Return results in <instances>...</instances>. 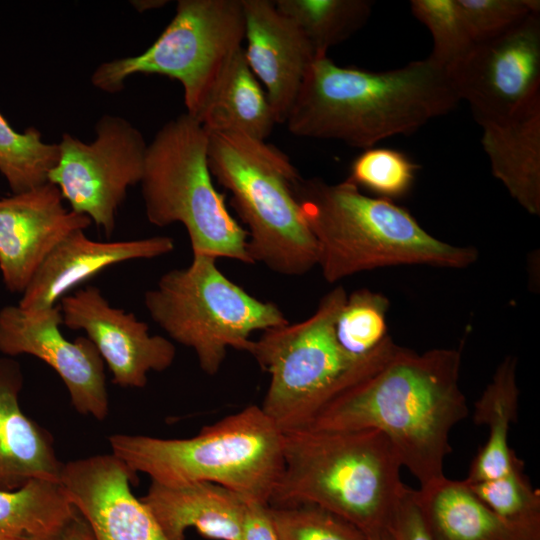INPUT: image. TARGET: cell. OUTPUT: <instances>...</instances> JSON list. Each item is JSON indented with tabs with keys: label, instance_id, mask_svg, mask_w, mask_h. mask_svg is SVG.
Here are the masks:
<instances>
[{
	"label": "cell",
	"instance_id": "cell-1",
	"mask_svg": "<svg viewBox=\"0 0 540 540\" xmlns=\"http://www.w3.org/2000/svg\"><path fill=\"white\" fill-rule=\"evenodd\" d=\"M462 348L395 346L374 370L327 403L307 427L381 432L420 486L442 476L452 428L468 415Z\"/></svg>",
	"mask_w": 540,
	"mask_h": 540
},
{
	"label": "cell",
	"instance_id": "cell-2",
	"mask_svg": "<svg viewBox=\"0 0 540 540\" xmlns=\"http://www.w3.org/2000/svg\"><path fill=\"white\" fill-rule=\"evenodd\" d=\"M459 101L451 74L430 58L370 72L325 55L310 66L284 124L295 136L368 149L418 130Z\"/></svg>",
	"mask_w": 540,
	"mask_h": 540
},
{
	"label": "cell",
	"instance_id": "cell-3",
	"mask_svg": "<svg viewBox=\"0 0 540 540\" xmlns=\"http://www.w3.org/2000/svg\"><path fill=\"white\" fill-rule=\"evenodd\" d=\"M293 191L317 243V266L328 283L383 267L465 269L478 260L475 247L436 238L408 210L363 194L348 179L330 184L300 177Z\"/></svg>",
	"mask_w": 540,
	"mask_h": 540
},
{
	"label": "cell",
	"instance_id": "cell-4",
	"mask_svg": "<svg viewBox=\"0 0 540 540\" xmlns=\"http://www.w3.org/2000/svg\"><path fill=\"white\" fill-rule=\"evenodd\" d=\"M401 468L377 430L283 432V467L268 505H316L365 536L382 532L407 488Z\"/></svg>",
	"mask_w": 540,
	"mask_h": 540
},
{
	"label": "cell",
	"instance_id": "cell-5",
	"mask_svg": "<svg viewBox=\"0 0 540 540\" xmlns=\"http://www.w3.org/2000/svg\"><path fill=\"white\" fill-rule=\"evenodd\" d=\"M108 441L112 454L151 482H211L245 501L267 505L283 467V432L257 405L204 426L189 438L114 434Z\"/></svg>",
	"mask_w": 540,
	"mask_h": 540
},
{
	"label": "cell",
	"instance_id": "cell-6",
	"mask_svg": "<svg viewBox=\"0 0 540 540\" xmlns=\"http://www.w3.org/2000/svg\"><path fill=\"white\" fill-rule=\"evenodd\" d=\"M207 134L212 177L230 193L246 225L252 263L285 276L317 266V243L293 191L300 175L289 158L264 140L237 132Z\"/></svg>",
	"mask_w": 540,
	"mask_h": 540
},
{
	"label": "cell",
	"instance_id": "cell-7",
	"mask_svg": "<svg viewBox=\"0 0 540 540\" xmlns=\"http://www.w3.org/2000/svg\"><path fill=\"white\" fill-rule=\"evenodd\" d=\"M347 292L326 293L301 322L268 329L248 348L270 375L260 406L282 432L307 427L344 389L379 366L395 346L388 336L367 358L354 362L339 347L334 331Z\"/></svg>",
	"mask_w": 540,
	"mask_h": 540
},
{
	"label": "cell",
	"instance_id": "cell-8",
	"mask_svg": "<svg viewBox=\"0 0 540 540\" xmlns=\"http://www.w3.org/2000/svg\"><path fill=\"white\" fill-rule=\"evenodd\" d=\"M208 134L188 113L165 123L148 144L141 191L148 221L181 223L193 255L253 264L247 232L230 214L208 164Z\"/></svg>",
	"mask_w": 540,
	"mask_h": 540
},
{
	"label": "cell",
	"instance_id": "cell-9",
	"mask_svg": "<svg viewBox=\"0 0 540 540\" xmlns=\"http://www.w3.org/2000/svg\"><path fill=\"white\" fill-rule=\"evenodd\" d=\"M144 304L172 340L194 351L208 375L217 374L229 348L247 352L252 333L289 323L276 304L249 294L207 255L164 273Z\"/></svg>",
	"mask_w": 540,
	"mask_h": 540
},
{
	"label": "cell",
	"instance_id": "cell-10",
	"mask_svg": "<svg viewBox=\"0 0 540 540\" xmlns=\"http://www.w3.org/2000/svg\"><path fill=\"white\" fill-rule=\"evenodd\" d=\"M242 0H180L176 13L142 53L101 63L91 83L118 93L135 74H160L178 80L189 115L197 118L242 48Z\"/></svg>",
	"mask_w": 540,
	"mask_h": 540
},
{
	"label": "cell",
	"instance_id": "cell-11",
	"mask_svg": "<svg viewBox=\"0 0 540 540\" xmlns=\"http://www.w3.org/2000/svg\"><path fill=\"white\" fill-rule=\"evenodd\" d=\"M95 132L91 143L62 135L59 160L48 181L72 211L89 217L109 236L128 188L141 182L148 144L131 122L117 115L101 116Z\"/></svg>",
	"mask_w": 540,
	"mask_h": 540
},
{
	"label": "cell",
	"instance_id": "cell-12",
	"mask_svg": "<svg viewBox=\"0 0 540 540\" xmlns=\"http://www.w3.org/2000/svg\"><path fill=\"white\" fill-rule=\"evenodd\" d=\"M451 76L480 126L506 118L540 96V12L477 42Z\"/></svg>",
	"mask_w": 540,
	"mask_h": 540
},
{
	"label": "cell",
	"instance_id": "cell-13",
	"mask_svg": "<svg viewBox=\"0 0 540 540\" xmlns=\"http://www.w3.org/2000/svg\"><path fill=\"white\" fill-rule=\"evenodd\" d=\"M61 325L59 305L41 310L5 306L0 310V352L28 354L46 363L61 378L74 409L102 421L109 413L105 363L90 339L68 340Z\"/></svg>",
	"mask_w": 540,
	"mask_h": 540
},
{
	"label": "cell",
	"instance_id": "cell-14",
	"mask_svg": "<svg viewBox=\"0 0 540 540\" xmlns=\"http://www.w3.org/2000/svg\"><path fill=\"white\" fill-rule=\"evenodd\" d=\"M58 305L63 325L86 333L120 387L143 388L149 372H162L175 360L172 341L150 334L147 323L111 306L95 286L64 296Z\"/></svg>",
	"mask_w": 540,
	"mask_h": 540
},
{
	"label": "cell",
	"instance_id": "cell-15",
	"mask_svg": "<svg viewBox=\"0 0 540 540\" xmlns=\"http://www.w3.org/2000/svg\"><path fill=\"white\" fill-rule=\"evenodd\" d=\"M134 473L114 454L63 463L60 484L89 525L94 540H169L131 491Z\"/></svg>",
	"mask_w": 540,
	"mask_h": 540
},
{
	"label": "cell",
	"instance_id": "cell-16",
	"mask_svg": "<svg viewBox=\"0 0 540 540\" xmlns=\"http://www.w3.org/2000/svg\"><path fill=\"white\" fill-rule=\"evenodd\" d=\"M91 223L86 215L67 209L50 182L0 198V271L5 287L22 294L52 249Z\"/></svg>",
	"mask_w": 540,
	"mask_h": 540
},
{
	"label": "cell",
	"instance_id": "cell-17",
	"mask_svg": "<svg viewBox=\"0 0 540 540\" xmlns=\"http://www.w3.org/2000/svg\"><path fill=\"white\" fill-rule=\"evenodd\" d=\"M247 63L265 87L277 123L284 124L315 50L299 26L274 1L242 0Z\"/></svg>",
	"mask_w": 540,
	"mask_h": 540
},
{
	"label": "cell",
	"instance_id": "cell-18",
	"mask_svg": "<svg viewBox=\"0 0 540 540\" xmlns=\"http://www.w3.org/2000/svg\"><path fill=\"white\" fill-rule=\"evenodd\" d=\"M84 231L70 233L52 249L23 291L18 306L26 310L54 307L72 289L110 266L163 256L175 247L169 236L103 242L89 239Z\"/></svg>",
	"mask_w": 540,
	"mask_h": 540
},
{
	"label": "cell",
	"instance_id": "cell-19",
	"mask_svg": "<svg viewBox=\"0 0 540 540\" xmlns=\"http://www.w3.org/2000/svg\"><path fill=\"white\" fill-rule=\"evenodd\" d=\"M20 364L0 357V490H15L32 479L60 482L63 463L52 435L26 416L19 404Z\"/></svg>",
	"mask_w": 540,
	"mask_h": 540
},
{
	"label": "cell",
	"instance_id": "cell-20",
	"mask_svg": "<svg viewBox=\"0 0 540 540\" xmlns=\"http://www.w3.org/2000/svg\"><path fill=\"white\" fill-rule=\"evenodd\" d=\"M169 540H185L187 529L213 540H240L246 501L211 482L165 486L151 482L140 498Z\"/></svg>",
	"mask_w": 540,
	"mask_h": 540
},
{
	"label": "cell",
	"instance_id": "cell-21",
	"mask_svg": "<svg viewBox=\"0 0 540 540\" xmlns=\"http://www.w3.org/2000/svg\"><path fill=\"white\" fill-rule=\"evenodd\" d=\"M481 127L493 176L529 214L540 215V96Z\"/></svg>",
	"mask_w": 540,
	"mask_h": 540
},
{
	"label": "cell",
	"instance_id": "cell-22",
	"mask_svg": "<svg viewBox=\"0 0 540 540\" xmlns=\"http://www.w3.org/2000/svg\"><path fill=\"white\" fill-rule=\"evenodd\" d=\"M433 540H540V527L508 522L493 512L465 480L442 476L415 490Z\"/></svg>",
	"mask_w": 540,
	"mask_h": 540
},
{
	"label": "cell",
	"instance_id": "cell-23",
	"mask_svg": "<svg viewBox=\"0 0 540 540\" xmlns=\"http://www.w3.org/2000/svg\"><path fill=\"white\" fill-rule=\"evenodd\" d=\"M517 358L505 357L475 403L473 420L488 428L486 443L471 462L467 483L495 479L505 474L517 455L508 443L518 416L520 390L516 379Z\"/></svg>",
	"mask_w": 540,
	"mask_h": 540
},
{
	"label": "cell",
	"instance_id": "cell-24",
	"mask_svg": "<svg viewBox=\"0 0 540 540\" xmlns=\"http://www.w3.org/2000/svg\"><path fill=\"white\" fill-rule=\"evenodd\" d=\"M196 120L206 131L237 132L264 141L271 134L277 120L243 47Z\"/></svg>",
	"mask_w": 540,
	"mask_h": 540
},
{
	"label": "cell",
	"instance_id": "cell-25",
	"mask_svg": "<svg viewBox=\"0 0 540 540\" xmlns=\"http://www.w3.org/2000/svg\"><path fill=\"white\" fill-rule=\"evenodd\" d=\"M78 514L58 481L32 479L0 490V533L30 540H59Z\"/></svg>",
	"mask_w": 540,
	"mask_h": 540
},
{
	"label": "cell",
	"instance_id": "cell-26",
	"mask_svg": "<svg viewBox=\"0 0 540 540\" xmlns=\"http://www.w3.org/2000/svg\"><path fill=\"white\" fill-rule=\"evenodd\" d=\"M276 8L292 19L312 44L316 56L350 38L368 21L369 0H277Z\"/></svg>",
	"mask_w": 540,
	"mask_h": 540
},
{
	"label": "cell",
	"instance_id": "cell-27",
	"mask_svg": "<svg viewBox=\"0 0 540 540\" xmlns=\"http://www.w3.org/2000/svg\"><path fill=\"white\" fill-rule=\"evenodd\" d=\"M58 160V144L44 142L35 127L23 132L14 130L0 113V173L13 194L49 182Z\"/></svg>",
	"mask_w": 540,
	"mask_h": 540
},
{
	"label": "cell",
	"instance_id": "cell-28",
	"mask_svg": "<svg viewBox=\"0 0 540 540\" xmlns=\"http://www.w3.org/2000/svg\"><path fill=\"white\" fill-rule=\"evenodd\" d=\"M390 302L379 292L361 288L347 294L336 318V341L344 354L354 362L371 355L389 336L387 312Z\"/></svg>",
	"mask_w": 540,
	"mask_h": 540
},
{
	"label": "cell",
	"instance_id": "cell-29",
	"mask_svg": "<svg viewBox=\"0 0 540 540\" xmlns=\"http://www.w3.org/2000/svg\"><path fill=\"white\" fill-rule=\"evenodd\" d=\"M410 6L412 14L432 36L433 48L428 58L452 74L476 44L456 0H412Z\"/></svg>",
	"mask_w": 540,
	"mask_h": 540
},
{
	"label": "cell",
	"instance_id": "cell-30",
	"mask_svg": "<svg viewBox=\"0 0 540 540\" xmlns=\"http://www.w3.org/2000/svg\"><path fill=\"white\" fill-rule=\"evenodd\" d=\"M467 484L485 505L504 520L540 527V493L531 485L524 473L523 461L518 457L505 474Z\"/></svg>",
	"mask_w": 540,
	"mask_h": 540
},
{
	"label": "cell",
	"instance_id": "cell-31",
	"mask_svg": "<svg viewBox=\"0 0 540 540\" xmlns=\"http://www.w3.org/2000/svg\"><path fill=\"white\" fill-rule=\"evenodd\" d=\"M417 170L418 165L401 151L371 147L354 159L348 180L375 197L393 201L408 195Z\"/></svg>",
	"mask_w": 540,
	"mask_h": 540
},
{
	"label": "cell",
	"instance_id": "cell-32",
	"mask_svg": "<svg viewBox=\"0 0 540 540\" xmlns=\"http://www.w3.org/2000/svg\"><path fill=\"white\" fill-rule=\"evenodd\" d=\"M268 507L279 540H366L356 526L316 505Z\"/></svg>",
	"mask_w": 540,
	"mask_h": 540
},
{
	"label": "cell",
	"instance_id": "cell-33",
	"mask_svg": "<svg viewBox=\"0 0 540 540\" xmlns=\"http://www.w3.org/2000/svg\"><path fill=\"white\" fill-rule=\"evenodd\" d=\"M474 41L493 38L540 12L538 0H456Z\"/></svg>",
	"mask_w": 540,
	"mask_h": 540
},
{
	"label": "cell",
	"instance_id": "cell-34",
	"mask_svg": "<svg viewBox=\"0 0 540 540\" xmlns=\"http://www.w3.org/2000/svg\"><path fill=\"white\" fill-rule=\"evenodd\" d=\"M384 533L386 540H433L422 517L414 489L407 486Z\"/></svg>",
	"mask_w": 540,
	"mask_h": 540
},
{
	"label": "cell",
	"instance_id": "cell-35",
	"mask_svg": "<svg viewBox=\"0 0 540 540\" xmlns=\"http://www.w3.org/2000/svg\"><path fill=\"white\" fill-rule=\"evenodd\" d=\"M240 540H279L267 504L246 501Z\"/></svg>",
	"mask_w": 540,
	"mask_h": 540
},
{
	"label": "cell",
	"instance_id": "cell-36",
	"mask_svg": "<svg viewBox=\"0 0 540 540\" xmlns=\"http://www.w3.org/2000/svg\"><path fill=\"white\" fill-rule=\"evenodd\" d=\"M59 540H94L87 522L78 513L67 526Z\"/></svg>",
	"mask_w": 540,
	"mask_h": 540
},
{
	"label": "cell",
	"instance_id": "cell-37",
	"mask_svg": "<svg viewBox=\"0 0 540 540\" xmlns=\"http://www.w3.org/2000/svg\"><path fill=\"white\" fill-rule=\"evenodd\" d=\"M168 1L165 0H144V1H132V5L136 7L138 11H145L148 9H154L164 6Z\"/></svg>",
	"mask_w": 540,
	"mask_h": 540
},
{
	"label": "cell",
	"instance_id": "cell-38",
	"mask_svg": "<svg viewBox=\"0 0 540 540\" xmlns=\"http://www.w3.org/2000/svg\"><path fill=\"white\" fill-rule=\"evenodd\" d=\"M366 540H386L384 531L366 535Z\"/></svg>",
	"mask_w": 540,
	"mask_h": 540
},
{
	"label": "cell",
	"instance_id": "cell-39",
	"mask_svg": "<svg viewBox=\"0 0 540 540\" xmlns=\"http://www.w3.org/2000/svg\"><path fill=\"white\" fill-rule=\"evenodd\" d=\"M0 540H30V539L25 538V537L12 536V535L0 533Z\"/></svg>",
	"mask_w": 540,
	"mask_h": 540
}]
</instances>
